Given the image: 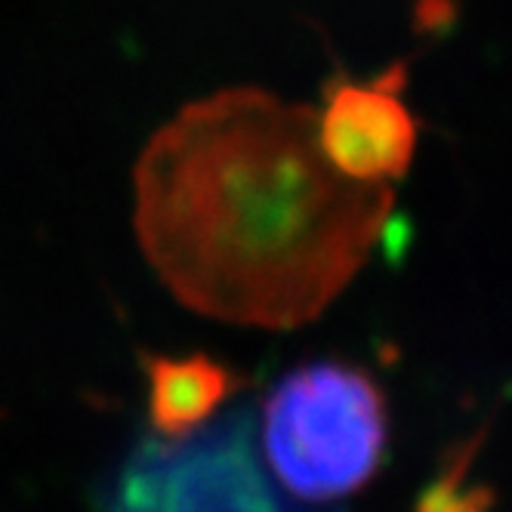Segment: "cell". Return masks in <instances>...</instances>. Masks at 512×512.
<instances>
[{
	"mask_svg": "<svg viewBox=\"0 0 512 512\" xmlns=\"http://www.w3.org/2000/svg\"><path fill=\"white\" fill-rule=\"evenodd\" d=\"M386 429L377 383L343 361L290 371L263 408L266 457L300 500H337L361 488L380 466Z\"/></svg>",
	"mask_w": 512,
	"mask_h": 512,
	"instance_id": "cell-2",
	"label": "cell"
},
{
	"mask_svg": "<svg viewBox=\"0 0 512 512\" xmlns=\"http://www.w3.org/2000/svg\"><path fill=\"white\" fill-rule=\"evenodd\" d=\"M105 512H287L253 451L247 411L142 442L108 491Z\"/></svg>",
	"mask_w": 512,
	"mask_h": 512,
	"instance_id": "cell-3",
	"label": "cell"
},
{
	"mask_svg": "<svg viewBox=\"0 0 512 512\" xmlns=\"http://www.w3.org/2000/svg\"><path fill=\"white\" fill-rule=\"evenodd\" d=\"M389 186L343 176L318 142V108L260 87L182 105L133 167V226L170 294L201 315L297 327L377 247Z\"/></svg>",
	"mask_w": 512,
	"mask_h": 512,
	"instance_id": "cell-1",
	"label": "cell"
},
{
	"mask_svg": "<svg viewBox=\"0 0 512 512\" xmlns=\"http://www.w3.org/2000/svg\"><path fill=\"white\" fill-rule=\"evenodd\" d=\"M488 494L463 485V469L445 472L420 500L417 512H485Z\"/></svg>",
	"mask_w": 512,
	"mask_h": 512,
	"instance_id": "cell-6",
	"label": "cell"
},
{
	"mask_svg": "<svg viewBox=\"0 0 512 512\" xmlns=\"http://www.w3.org/2000/svg\"><path fill=\"white\" fill-rule=\"evenodd\" d=\"M408 65L395 62L371 81L331 78L318 108V142L343 176L386 186L408 173L417 152V121L408 112Z\"/></svg>",
	"mask_w": 512,
	"mask_h": 512,
	"instance_id": "cell-4",
	"label": "cell"
},
{
	"mask_svg": "<svg viewBox=\"0 0 512 512\" xmlns=\"http://www.w3.org/2000/svg\"><path fill=\"white\" fill-rule=\"evenodd\" d=\"M149 374V414L161 435H186L204 426L213 411L235 392L229 368L207 355H158L145 364Z\"/></svg>",
	"mask_w": 512,
	"mask_h": 512,
	"instance_id": "cell-5",
	"label": "cell"
}]
</instances>
